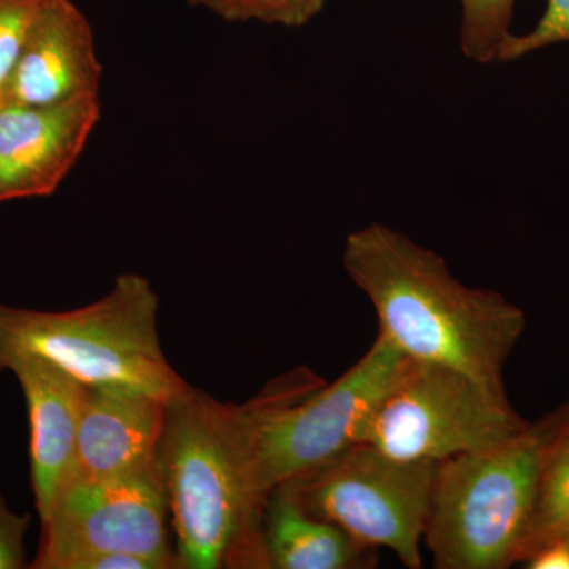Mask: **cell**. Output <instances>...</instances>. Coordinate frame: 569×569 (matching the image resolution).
Wrapping results in <instances>:
<instances>
[{
  "instance_id": "obj_4",
  "label": "cell",
  "mask_w": 569,
  "mask_h": 569,
  "mask_svg": "<svg viewBox=\"0 0 569 569\" xmlns=\"http://www.w3.org/2000/svg\"><path fill=\"white\" fill-rule=\"evenodd\" d=\"M406 356L383 336L347 372L323 385L291 373L239 406L258 496L362 443L366 427Z\"/></svg>"
},
{
  "instance_id": "obj_21",
  "label": "cell",
  "mask_w": 569,
  "mask_h": 569,
  "mask_svg": "<svg viewBox=\"0 0 569 569\" xmlns=\"http://www.w3.org/2000/svg\"><path fill=\"white\" fill-rule=\"evenodd\" d=\"M526 567L530 569H569V542L567 539L550 542L533 553L526 561Z\"/></svg>"
},
{
  "instance_id": "obj_11",
  "label": "cell",
  "mask_w": 569,
  "mask_h": 569,
  "mask_svg": "<svg viewBox=\"0 0 569 569\" xmlns=\"http://www.w3.org/2000/svg\"><path fill=\"white\" fill-rule=\"evenodd\" d=\"M167 406L144 392L84 385L69 481L126 477L156 467Z\"/></svg>"
},
{
  "instance_id": "obj_2",
  "label": "cell",
  "mask_w": 569,
  "mask_h": 569,
  "mask_svg": "<svg viewBox=\"0 0 569 569\" xmlns=\"http://www.w3.org/2000/svg\"><path fill=\"white\" fill-rule=\"evenodd\" d=\"M176 568H266V501L254 490L239 407L192 391L167 406L159 449Z\"/></svg>"
},
{
  "instance_id": "obj_12",
  "label": "cell",
  "mask_w": 569,
  "mask_h": 569,
  "mask_svg": "<svg viewBox=\"0 0 569 569\" xmlns=\"http://www.w3.org/2000/svg\"><path fill=\"white\" fill-rule=\"evenodd\" d=\"M20 381L31 429V482L40 519L71 477L84 385L36 355H18L3 366Z\"/></svg>"
},
{
  "instance_id": "obj_3",
  "label": "cell",
  "mask_w": 569,
  "mask_h": 569,
  "mask_svg": "<svg viewBox=\"0 0 569 569\" xmlns=\"http://www.w3.org/2000/svg\"><path fill=\"white\" fill-rule=\"evenodd\" d=\"M159 296L146 277L126 272L103 298L66 312L0 305V372L18 355H36L86 387L127 389L164 402L192 391L164 358L157 331Z\"/></svg>"
},
{
  "instance_id": "obj_18",
  "label": "cell",
  "mask_w": 569,
  "mask_h": 569,
  "mask_svg": "<svg viewBox=\"0 0 569 569\" xmlns=\"http://www.w3.org/2000/svg\"><path fill=\"white\" fill-rule=\"evenodd\" d=\"M569 41V0H548L538 24L523 36L511 33L501 48L498 61H515L530 52Z\"/></svg>"
},
{
  "instance_id": "obj_16",
  "label": "cell",
  "mask_w": 569,
  "mask_h": 569,
  "mask_svg": "<svg viewBox=\"0 0 569 569\" xmlns=\"http://www.w3.org/2000/svg\"><path fill=\"white\" fill-rule=\"evenodd\" d=\"M194 9L228 22H263V24L302 28L325 9L328 0H186Z\"/></svg>"
},
{
  "instance_id": "obj_6",
  "label": "cell",
  "mask_w": 569,
  "mask_h": 569,
  "mask_svg": "<svg viewBox=\"0 0 569 569\" xmlns=\"http://www.w3.org/2000/svg\"><path fill=\"white\" fill-rule=\"evenodd\" d=\"M529 426L507 392L451 367L406 358L373 411L362 443L402 462L438 466L518 436Z\"/></svg>"
},
{
  "instance_id": "obj_14",
  "label": "cell",
  "mask_w": 569,
  "mask_h": 569,
  "mask_svg": "<svg viewBox=\"0 0 569 569\" xmlns=\"http://www.w3.org/2000/svg\"><path fill=\"white\" fill-rule=\"evenodd\" d=\"M548 418L537 497L529 527L520 542L518 563H526L550 542L569 539V421L560 410Z\"/></svg>"
},
{
  "instance_id": "obj_13",
  "label": "cell",
  "mask_w": 569,
  "mask_h": 569,
  "mask_svg": "<svg viewBox=\"0 0 569 569\" xmlns=\"http://www.w3.org/2000/svg\"><path fill=\"white\" fill-rule=\"evenodd\" d=\"M263 549L268 569H367L378 561L376 549L313 518L283 488L266 501Z\"/></svg>"
},
{
  "instance_id": "obj_17",
  "label": "cell",
  "mask_w": 569,
  "mask_h": 569,
  "mask_svg": "<svg viewBox=\"0 0 569 569\" xmlns=\"http://www.w3.org/2000/svg\"><path fill=\"white\" fill-rule=\"evenodd\" d=\"M48 0H0V103L33 22Z\"/></svg>"
},
{
  "instance_id": "obj_23",
  "label": "cell",
  "mask_w": 569,
  "mask_h": 569,
  "mask_svg": "<svg viewBox=\"0 0 569 569\" xmlns=\"http://www.w3.org/2000/svg\"><path fill=\"white\" fill-rule=\"evenodd\" d=\"M567 541L569 542V539H567Z\"/></svg>"
},
{
  "instance_id": "obj_5",
  "label": "cell",
  "mask_w": 569,
  "mask_h": 569,
  "mask_svg": "<svg viewBox=\"0 0 569 569\" xmlns=\"http://www.w3.org/2000/svg\"><path fill=\"white\" fill-rule=\"evenodd\" d=\"M548 436L545 418L492 447L438 463L425 531L433 568L518 563Z\"/></svg>"
},
{
  "instance_id": "obj_15",
  "label": "cell",
  "mask_w": 569,
  "mask_h": 569,
  "mask_svg": "<svg viewBox=\"0 0 569 569\" xmlns=\"http://www.w3.org/2000/svg\"><path fill=\"white\" fill-rule=\"evenodd\" d=\"M515 0H462L460 47L477 62L498 61L507 43Z\"/></svg>"
},
{
  "instance_id": "obj_22",
  "label": "cell",
  "mask_w": 569,
  "mask_h": 569,
  "mask_svg": "<svg viewBox=\"0 0 569 569\" xmlns=\"http://www.w3.org/2000/svg\"><path fill=\"white\" fill-rule=\"evenodd\" d=\"M559 410H560L561 417H563L565 419H567V421H569V400L567 403H565L563 407H560Z\"/></svg>"
},
{
  "instance_id": "obj_9",
  "label": "cell",
  "mask_w": 569,
  "mask_h": 569,
  "mask_svg": "<svg viewBox=\"0 0 569 569\" xmlns=\"http://www.w3.org/2000/svg\"><path fill=\"white\" fill-rule=\"evenodd\" d=\"M102 119L100 93L48 107H0V204L51 197Z\"/></svg>"
},
{
  "instance_id": "obj_10",
  "label": "cell",
  "mask_w": 569,
  "mask_h": 569,
  "mask_svg": "<svg viewBox=\"0 0 569 569\" xmlns=\"http://www.w3.org/2000/svg\"><path fill=\"white\" fill-rule=\"evenodd\" d=\"M92 26L73 0H48L33 22L2 104L48 107L102 89Z\"/></svg>"
},
{
  "instance_id": "obj_20",
  "label": "cell",
  "mask_w": 569,
  "mask_h": 569,
  "mask_svg": "<svg viewBox=\"0 0 569 569\" xmlns=\"http://www.w3.org/2000/svg\"><path fill=\"white\" fill-rule=\"evenodd\" d=\"M66 569H157L152 561L141 557L114 552H89L74 557Z\"/></svg>"
},
{
  "instance_id": "obj_7",
  "label": "cell",
  "mask_w": 569,
  "mask_h": 569,
  "mask_svg": "<svg viewBox=\"0 0 569 569\" xmlns=\"http://www.w3.org/2000/svg\"><path fill=\"white\" fill-rule=\"evenodd\" d=\"M436 473L437 463L402 462L359 443L277 488L313 518L419 569Z\"/></svg>"
},
{
  "instance_id": "obj_1",
  "label": "cell",
  "mask_w": 569,
  "mask_h": 569,
  "mask_svg": "<svg viewBox=\"0 0 569 569\" xmlns=\"http://www.w3.org/2000/svg\"><path fill=\"white\" fill-rule=\"evenodd\" d=\"M342 264L372 302L378 335L406 358L451 367L493 391L527 328L503 295L470 288L447 261L407 234L370 223L347 236Z\"/></svg>"
},
{
  "instance_id": "obj_8",
  "label": "cell",
  "mask_w": 569,
  "mask_h": 569,
  "mask_svg": "<svg viewBox=\"0 0 569 569\" xmlns=\"http://www.w3.org/2000/svg\"><path fill=\"white\" fill-rule=\"evenodd\" d=\"M168 512L159 463L126 477L73 479L41 520L39 553L29 568L66 569L71 559L89 552L127 553L157 569L176 568Z\"/></svg>"
},
{
  "instance_id": "obj_19",
  "label": "cell",
  "mask_w": 569,
  "mask_h": 569,
  "mask_svg": "<svg viewBox=\"0 0 569 569\" xmlns=\"http://www.w3.org/2000/svg\"><path fill=\"white\" fill-rule=\"evenodd\" d=\"M31 515H17L0 496V569L29 568L26 557V533Z\"/></svg>"
}]
</instances>
